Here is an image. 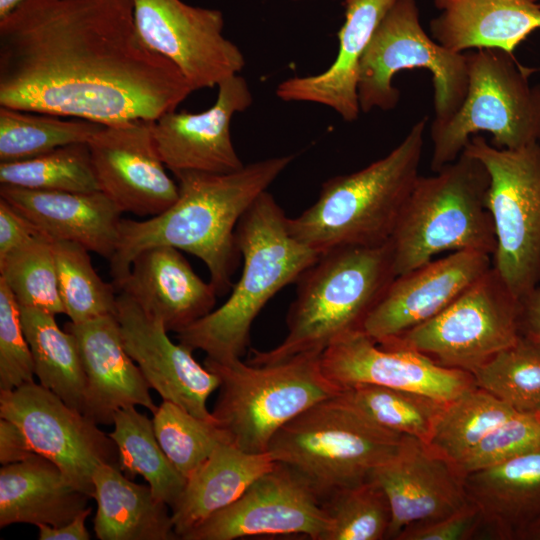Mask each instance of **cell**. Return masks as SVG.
<instances>
[{"instance_id": "obj_16", "label": "cell", "mask_w": 540, "mask_h": 540, "mask_svg": "<svg viewBox=\"0 0 540 540\" xmlns=\"http://www.w3.org/2000/svg\"><path fill=\"white\" fill-rule=\"evenodd\" d=\"M154 121L104 125L87 142L100 191L122 213L156 216L178 198V184L167 174L154 142Z\"/></svg>"}, {"instance_id": "obj_5", "label": "cell", "mask_w": 540, "mask_h": 540, "mask_svg": "<svg viewBox=\"0 0 540 540\" xmlns=\"http://www.w3.org/2000/svg\"><path fill=\"white\" fill-rule=\"evenodd\" d=\"M395 277L389 242L338 247L320 254L296 281L285 339L270 350H253L247 363L262 365L302 353H322L340 337L362 330Z\"/></svg>"}, {"instance_id": "obj_51", "label": "cell", "mask_w": 540, "mask_h": 540, "mask_svg": "<svg viewBox=\"0 0 540 540\" xmlns=\"http://www.w3.org/2000/svg\"><path fill=\"white\" fill-rule=\"evenodd\" d=\"M536 413H537V414L539 415V417H540V410H539L538 412H536Z\"/></svg>"}, {"instance_id": "obj_48", "label": "cell", "mask_w": 540, "mask_h": 540, "mask_svg": "<svg viewBox=\"0 0 540 540\" xmlns=\"http://www.w3.org/2000/svg\"><path fill=\"white\" fill-rule=\"evenodd\" d=\"M521 334L540 342V285L521 299Z\"/></svg>"}, {"instance_id": "obj_38", "label": "cell", "mask_w": 540, "mask_h": 540, "mask_svg": "<svg viewBox=\"0 0 540 540\" xmlns=\"http://www.w3.org/2000/svg\"><path fill=\"white\" fill-rule=\"evenodd\" d=\"M58 291L66 314L73 323L115 315V286L95 271L88 250L83 246L52 240Z\"/></svg>"}, {"instance_id": "obj_44", "label": "cell", "mask_w": 540, "mask_h": 540, "mask_svg": "<svg viewBox=\"0 0 540 540\" xmlns=\"http://www.w3.org/2000/svg\"><path fill=\"white\" fill-rule=\"evenodd\" d=\"M482 529L478 508L468 502L457 512L422 525L404 530L397 540H466Z\"/></svg>"}, {"instance_id": "obj_33", "label": "cell", "mask_w": 540, "mask_h": 540, "mask_svg": "<svg viewBox=\"0 0 540 540\" xmlns=\"http://www.w3.org/2000/svg\"><path fill=\"white\" fill-rule=\"evenodd\" d=\"M516 412L474 385L445 404L427 445L458 465L492 429Z\"/></svg>"}, {"instance_id": "obj_19", "label": "cell", "mask_w": 540, "mask_h": 540, "mask_svg": "<svg viewBox=\"0 0 540 540\" xmlns=\"http://www.w3.org/2000/svg\"><path fill=\"white\" fill-rule=\"evenodd\" d=\"M115 317L123 346L149 387L196 417L216 420L207 400L219 388L218 376L200 365L193 351L172 342L163 323L123 293L117 296Z\"/></svg>"}, {"instance_id": "obj_22", "label": "cell", "mask_w": 540, "mask_h": 540, "mask_svg": "<svg viewBox=\"0 0 540 540\" xmlns=\"http://www.w3.org/2000/svg\"><path fill=\"white\" fill-rule=\"evenodd\" d=\"M64 329L76 339L86 375L83 414L97 425L113 424L114 414L129 406H143L152 414L149 385L126 352L115 315L82 323L68 322Z\"/></svg>"}, {"instance_id": "obj_49", "label": "cell", "mask_w": 540, "mask_h": 540, "mask_svg": "<svg viewBox=\"0 0 540 540\" xmlns=\"http://www.w3.org/2000/svg\"><path fill=\"white\" fill-rule=\"evenodd\" d=\"M27 0H0V20L12 13Z\"/></svg>"}, {"instance_id": "obj_13", "label": "cell", "mask_w": 540, "mask_h": 540, "mask_svg": "<svg viewBox=\"0 0 540 540\" xmlns=\"http://www.w3.org/2000/svg\"><path fill=\"white\" fill-rule=\"evenodd\" d=\"M0 418L17 425L35 454L56 464L91 498L97 467L109 464L120 468L118 449L110 436L35 381L0 391Z\"/></svg>"}, {"instance_id": "obj_11", "label": "cell", "mask_w": 540, "mask_h": 540, "mask_svg": "<svg viewBox=\"0 0 540 540\" xmlns=\"http://www.w3.org/2000/svg\"><path fill=\"white\" fill-rule=\"evenodd\" d=\"M463 152L489 173L487 207L496 236L492 267L521 299L540 285V142L500 149L474 135Z\"/></svg>"}, {"instance_id": "obj_7", "label": "cell", "mask_w": 540, "mask_h": 540, "mask_svg": "<svg viewBox=\"0 0 540 540\" xmlns=\"http://www.w3.org/2000/svg\"><path fill=\"white\" fill-rule=\"evenodd\" d=\"M375 424L338 395L286 423L272 438V459L295 472L324 504L394 458L404 437Z\"/></svg>"}, {"instance_id": "obj_47", "label": "cell", "mask_w": 540, "mask_h": 540, "mask_svg": "<svg viewBox=\"0 0 540 540\" xmlns=\"http://www.w3.org/2000/svg\"><path fill=\"white\" fill-rule=\"evenodd\" d=\"M91 513V508L79 512L70 522L53 527L47 524H38L39 540H88L90 534L86 529L85 521Z\"/></svg>"}, {"instance_id": "obj_24", "label": "cell", "mask_w": 540, "mask_h": 540, "mask_svg": "<svg viewBox=\"0 0 540 540\" xmlns=\"http://www.w3.org/2000/svg\"><path fill=\"white\" fill-rule=\"evenodd\" d=\"M397 0H343L345 20L338 33L335 60L316 75L282 81L276 95L285 102H310L334 110L343 120L355 121L361 112L357 83L361 60L382 19Z\"/></svg>"}, {"instance_id": "obj_52", "label": "cell", "mask_w": 540, "mask_h": 540, "mask_svg": "<svg viewBox=\"0 0 540 540\" xmlns=\"http://www.w3.org/2000/svg\"><path fill=\"white\" fill-rule=\"evenodd\" d=\"M535 1H537V0H535Z\"/></svg>"}, {"instance_id": "obj_10", "label": "cell", "mask_w": 540, "mask_h": 540, "mask_svg": "<svg viewBox=\"0 0 540 540\" xmlns=\"http://www.w3.org/2000/svg\"><path fill=\"white\" fill-rule=\"evenodd\" d=\"M409 69H426L432 75V124H441L457 112L468 87L465 53L446 49L426 33L416 0H397L378 25L360 63L357 94L361 112L394 109L400 91L393 78Z\"/></svg>"}, {"instance_id": "obj_18", "label": "cell", "mask_w": 540, "mask_h": 540, "mask_svg": "<svg viewBox=\"0 0 540 540\" xmlns=\"http://www.w3.org/2000/svg\"><path fill=\"white\" fill-rule=\"evenodd\" d=\"M459 467L417 438L405 436L397 455L370 475L385 493L391 523L387 539L445 518L468 502Z\"/></svg>"}, {"instance_id": "obj_4", "label": "cell", "mask_w": 540, "mask_h": 540, "mask_svg": "<svg viewBox=\"0 0 540 540\" xmlns=\"http://www.w3.org/2000/svg\"><path fill=\"white\" fill-rule=\"evenodd\" d=\"M427 117L386 156L323 183L317 201L288 218L291 235L322 254L344 246L389 242L418 179Z\"/></svg>"}, {"instance_id": "obj_40", "label": "cell", "mask_w": 540, "mask_h": 540, "mask_svg": "<svg viewBox=\"0 0 540 540\" xmlns=\"http://www.w3.org/2000/svg\"><path fill=\"white\" fill-rule=\"evenodd\" d=\"M152 421L161 448L186 479L218 445L231 443L216 420L196 417L170 401L163 400Z\"/></svg>"}, {"instance_id": "obj_8", "label": "cell", "mask_w": 540, "mask_h": 540, "mask_svg": "<svg viewBox=\"0 0 540 540\" xmlns=\"http://www.w3.org/2000/svg\"><path fill=\"white\" fill-rule=\"evenodd\" d=\"M204 366L220 380L214 418L233 445L250 453L267 452L286 423L342 390L324 374L320 352L262 365L206 357Z\"/></svg>"}, {"instance_id": "obj_23", "label": "cell", "mask_w": 540, "mask_h": 540, "mask_svg": "<svg viewBox=\"0 0 540 540\" xmlns=\"http://www.w3.org/2000/svg\"><path fill=\"white\" fill-rule=\"evenodd\" d=\"M116 289L176 333L213 311L218 296L179 249L166 245L140 252Z\"/></svg>"}, {"instance_id": "obj_14", "label": "cell", "mask_w": 540, "mask_h": 540, "mask_svg": "<svg viewBox=\"0 0 540 540\" xmlns=\"http://www.w3.org/2000/svg\"><path fill=\"white\" fill-rule=\"evenodd\" d=\"M131 1L143 41L171 61L195 91L218 86L244 68L242 51L224 35L220 10L182 0Z\"/></svg>"}, {"instance_id": "obj_27", "label": "cell", "mask_w": 540, "mask_h": 540, "mask_svg": "<svg viewBox=\"0 0 540 540\" xmlns=\"http://www.w3.org/2000/svg\"><path fill=\"white\" fill-rule=\"evenodd\" d=\"M464 486L492 536L522 540L540 524V450L467 473Z\"/></svg>"}, {"instance_id": "obj_31", "label": "cell", "mask_w": 540, "mask_h": 540, "mask_svg": "<svg viewBox=\"0 0 540 540\" xmlns=\"http://www.w3.org/2000/svg\"><path fill=\"white\" fill-rule=\"evenodd\" d=\"M20 317L40 384L83 413L87 380L75 337L58 326L54 314L20 307Z\"/></svg>"}, {"instance_id": "obj_46", "label": "cell", "mask_w": 540, "mask_h": 540, "mask_svg": "<svg viewBox=\"0 0 540 540\" xmlns=\"http://www.w3.org/2000/svg\"><path fill=\"white\" fill-rule=\"evenodd\" d=\"M35 454L24 434L13 422L0 419V463L7 465L27 459Z\"/></svg>"}, {"instance_id": "obj_26", "label": "cell", "mask_w": 540, "mask_h": 540, "mask_svg": "<svg viewBox=\"0 0 540 540\" xmlns=\"http://www.w3.org/2000/svg\"><path fill=\"white\" fill-rule=\"evenodd\" d=\"M440 14L429 22L430 36L455 53L497 48L509 53L540 29L535 0H434Z\"/></svg>"}, {"instance_id": "obj_21", "label": "cell", "mask_w": 540, "mask_h": 540, "mask_svg": "<svg viewBox=\"0 0 540 540\" xmlns=\"http://www.w3.org/2000/svg\"><path fill=\"white\" fill-rule=\"evenodd\" d=\"M492 267V257L456 251L398 275L365 319L362 331L381 342L430 320Z\"/></svg>"}, {"instance_id": "obj_25", "label": "cell", "mask_w": 540, "mask_h": 540, "mask_svg": "<svg viewBox=\"0 0 540 540\" xmlns=\"http://www.w3.org/2000/svg\"><path fill=\"white\" fill-rule=\"evenodd\" d=\"M0 197L51 240L79 244L108 260L117 249L122 211L102 191H42L1 185Z\"/></svg>"}, {"instance_id": "obj_45", "label": "cell", "mask_w": 540, "mask_h": 540, "mask_svg": "<svg viewBox=\"0 0 540 540\" xmlns=\"http://www.w3.org/2000/svg\"><path fill=\"white\" fill-rule=\"evenodd\" d=\"M41 233L32 222L0 197V257Z\"/></svg>"}, {"instance_id": "obj_15", "label": "cell", "mask_w": 540, "mask_h": 540, "mask_svg": "<svg viewBox=\"0 0 540 540\" xmlns=\"http://www.w3.org/2000/svg\"><path fill=\"white\" fill-rule=\"evenodd\" d=\"M329 526L324 504L289 467H274L232 504L187 533L183 540H234L247 536L301 534L323 540Z\"/></svg>"}, {"instance_id": "obj_2", "label": "cell", "mask_w": 540, "mask_h": 540, "mask_svg": "<svg viewBox=\"0 0 540 540\" xmlns=\"http://www.w3.org/2000/svg\"><path fill=\"white\" fill-rule=\"evenodd\" d=\"M293 159L294 155L271 157L225 174L174 173L179 194L169 208L144 221L121 219L117 249L109 260L115 288L140 252L166 245L201 259L217 295L228 293L241 257L237 225Z\"/></svg>"}, {"instance_id": "obj_50", "label": "cell", "mask_w": 540, "mask_h": 540, "mask_svg": "<svg viewBox=\"0 0 540 540\" xmlns=\"http://www.w3.org/2000/svg\"><path fill=\"white\" fill-rule=\"evenodd\" d=\"M522 540H540V524L529 530Z\"/></svg>"}, {"instance_id": "obj_9", "label": "cell", "mask_w": 540, "mask_h": 540, "mask_svg": "<svg viewBox=\"0 0 540 540\" xmlns=\"http://www.w3.org/2000/svg\"><path fill=\"white\" fill-rule=\"evenodd\" d=\"M465 55V99L447 121L430 127L433 172L455 161L478 132L491 134L492 145L500 149L540 142V84L530 82L536 70L521 66L512 53L497 48Z\"/></svg>"}, {"instance_id": "obj_6", "label": "cell", "mask_w": 540, "mask_h": 540, "mask_svg": "<svg viewBox=\"0 0 540 540\" xmlns=\"http://www.w3.org/2000/svg\"><path fill=\"white\" fill-rule=\"evenodd\" d=\"M490 176L465 153L432 176H419L389 240L396 276L445 251L492 257L496 236L487 207Z\"/></svg>"}, {"instance_id": "obj_12", "label": "cell", "mask_w": 540, "mask_h": 540, "mask_svg": "<svg viewBox=\"0 0 540 540\" xmlns=\"http://www.w3.org/2000/svg\"><path fill=\"white\" fill-rule=\"evenodd\" d=\"M521 301L491 267L430 320L377 342L418 351L436 363L473 373L521 335Z\"/></svg>"}, {"instance_id": "obj_3", "label": "cell", "mask_w": 540, "mask_h": 540, "mask_svg": "<svg viewBox=\"0 0 540 540\" xmlns=\"http://www.w3.org/2000/svg\"><path fill=\"white\" fill-rule=\"evenodd\" d=\"M287 220L268 191L254 201L236 228L243 257L239 280L222 306L177 333L179 343L220 362L241 358L252 323L265 304L283 287L296 283L320 255L291 235Z\"/></svg>"}, {"instance_id": "obj_30", "label": "cell", "mask_w": 540, "mask_h": 540, "mask_svg": "<svg viewBox=\"0 0 540 540\" xmlns=\"http://www.w3.org/2000/svg\"><path fill=\"white\" fill-rule=\"evenodd\" d=\"M97 503L94 531L100 540H175L172 514L150 486L134 483L109 464L93 474Z\"/></svg>"}, {"instance_id": "obj_39", "label": "cell", "mask_w": 540, "mask_h": 540, "mask_svg": "<svg viewBox=\"0 0 540 540\" xmlns=\"http://www.w3.org/2000/svg\"><path fill=\"white\" fill-rule=\"evenodd\" d=\"M0 279L20 307L64 313L59 296L52 240L41 233L0 257Z\"/></svg>"}, {"instance_id": "obj_43", "label": "cell", "mask_w": 540, "mask_h": 540, "mask_svg": "<svg viewBox=\"0 0 540 540\" xmlns=\"http://www.w3.org/2000/svg\"><path fill=\"white\" fill-rule=\"evenodd\" d=\"M34 363L20 317V307L0 279V391L34 382Z\"/></svg>"}, {"instance_id": "obj_35", "label": "cell", "mask_w": 540, "mask_h": 540, "mask_svg": "<svg viewBox=\"0 0 540 540\" xmlns=\"http://www.w3.org/2000/svg\"><path fill=\"white\" fill-rule=\"evenodd\" d=\"M104 125L0 106V161L14 162L61 146L87 143Z\"/></svg>"}, {"instance_id": "obj_42", "label": "cell", "mask_w": 540, "mask_h": 540, "mask_svg": "<svg viewBox=\"0 0 540 540\" xmlns=\"http://www.w3.org/2000/svg\"><path fill=\"white\" fill-rule=\"evenodd\" d=\"M540 450V417L516 412L492 429L457 465L467 473Z\"/></svg>"}, {"instance_id": "obj_41", "label": "cell", "mask_w": 540, "mask_h": 540, "mask_svg": "<svg viewBox=\"0 0 540 540\" xmlns=\"http://www.w3.org/2000/svg\"><path fill=\"white\" fill-rule=\"evenodd\" d=\"M329 526L323 540L387 539L391 509L383 490L372 480L336 493L324 503Z\"/></svg>"}, {"instance_id": "obj_29", "label": "cell", "mask_w": 540, "mask_h": 540, "mask_svg": "<svg viewBox=\"0 0 540 540\" xmlns=\"http://www.w3.org/2000/svg\"><path fill=\"white\" fill-rule=\"evenodd\" d=\"M275 461L268 452H246L232 443L218 445L187 478L183 493L172 508L179 539L210 516L235 502Z\"/></svg>"}, {"instance_id": "obj_36", "label": "cell", "mask_w": 540, "mask_h": 540, "mask_svg": "<svg viewBox=\"0 0 540 540\" xmlns=\"http://www.w3.org/2000/svg\"><path fill=\"white\" fill-rule=\"evenodd\" d=\"M475 385L515 411L540 410V342L520 335L473 373Z\"/></svg>"}, {"instance_id": "obj_1", "label": "cell", "mask_w": 540, "mask_h": 540, "mask_svg": "<svg viewBox=\"0 0 540 540\" xmlns=\"http://www.w3.org/2000/svg\"><path fill=\"white\" fill-rule=\"evenodd\" d=\"M194 91L143 41L131 0H27L0 20V106L110 125Z\"/></svg>"}, {"instance_id": "obj_37", "label": "cell", "mask_w": 540, "mask_h": 540, "mask_svg": "<svg viewBox=\"0 0 540 540\" xmlns=\"http://www.w3.org/2000/svg\"><path fill=\"white\" fill-rule=\"evenodd\" d=\"M1 185L61 191H100L87 143H74L20 161L0 163Z\"/></svg>"}, {"instance_id": "obj_20", "label": "cell", "mask_w": 540, "mask_h": 540, "mask_svg": "<svg viewBox=\"0 0 540 540\" xmlns=\"http://www.w3.org/2000/svg\"><path fill=\"white\" fill-rule=\"evenodd\" d=\"M215 103L205 111H170L153 122V137L166 168L174 173H231L244 164L231 137L235 114L253 102L247 81L239 74L218 84Z\"/></svg>"}, {"instance_id": "obj_32", "label": "cell", "mask_w": 540, "mask_h": 540, "mask_svg": "<svg viewBox=\"0 0 540 540\" xmlns=\"http://www.w3.org/2000/svg\"><path fill=\"white\" fill-rule=\"evenodd\" d=\"M108 435L117 446L120 468L129 477L141 475L154 496L171 509L179 501L187 479L174 467L161 448L153 421L135 406L119 409Z\"/></svg>"}, {"instance_id": "obj_17", "label": "cell", "mask_w": 540, "mask_h": 540, "mask_svg": "<svg viewBox=\"0 0 540 540\" xmlns=\"http://www.w3.org/2000/svg\"><path fill=\"white\" fill-rule=\"evenodd\" d=\"M324 374L341 388L372 384L449 402L475 385L467 371L442 366L403 347H382L362 330L350 332L321 353Z\"/></svg>"}, {"instance_id": "obj_34", "label": "cell", "mask_w": 540, "mask_h": 540, "mask_svg": "<svg viewBox=\"0 0 540 540\" xmlns=\"http://www.w3.org/2000/svg\"><path fill=\"white\" fill-rule=\"evenodd\" d=\"M338 397L380 427L425 444L447 403L421 393L372 384L344 387Z\"/></svg>"}, {"instance_id": "obj_28", "label": "cell", "mask_w": 540, "mask_h": 540, "mask_svg": "<svg viewBox=\"0 0 540 540\" xmlns=\"http://www.w3.org/2000/svg\"><path fill=\"white\" fill-rule=\"evenodd\" d=\"M89 498L38 454L0 469L1 528L15 523L62 526L87 508Z\"/></svg>"}]
</instances>
